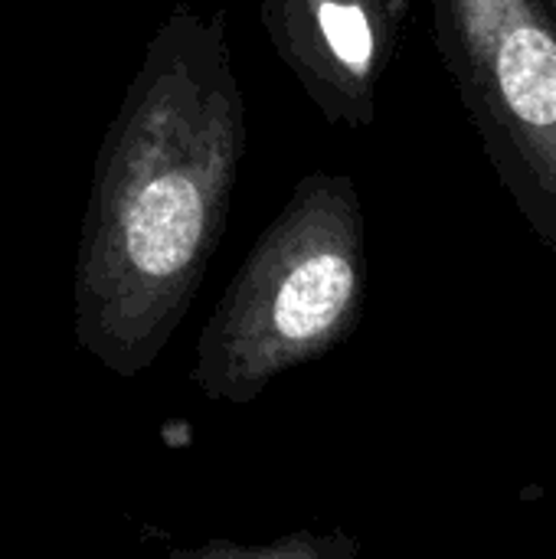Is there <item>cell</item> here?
Here are the masks:
<instances>
[{
	"label": "cell",
	"mask_w": 556,
	"mask_h": 559,
	"mask_svg": "<svg viewBox=\"0 0 556 559\" xmlns=\"http://www.w3.org/2000/svg\"><path fill=\"white\" fill-rule=\"evenodd\" d=\"M242 157L246 98L226 13L177 3L105 131L79 239L72 334L108 373H144L187 318Z\"/></svg>",
	"instance_id": "6da1fadb"
},
{
	"label": "cell",
	"mask_w": 556,
	"mask_h": 559,
	"mask_svg": "<svg viewBox=\"0 0 556 559\" xmlns=\"http://www.w3.org/2000/svg\"><path fill=\"white\" fill-rule=\"evenodd\" d=\"M367 219L347 174H305L226 285L197 341L193 386L249 406L265 386L328 357L367 301Z\"/></svg>",
	"instance_id": "7a4b0ae2"
},
{
	"label": "cell",
	"mask_w": 556,
	"mask_h": 559,
	"mask_svg": "<svg viewBox=\"0 0 556 559\" xmlns=\"http://www.w3.org/2000/svg\"><path fill=\"white\" fill-rule=\"evenodd\" d=\"M433 33L485 154L556 252V13L547 0H433Z\"/></svg>",
	"instance_id": "3957f363"
},
{
	"label": "cell",
	"mask_w": 556,
	"mask_h": 559,
	"mask_svg": "<svg viewBox=\"0 0 556 559\" xmlns=\"http://www.w3.org/2000/svg\"><path fill=\"white\" fill-rule=\"evenodd\" d=\"M259 16L275 56L328 124L374 128L410 0H259Z\"/></svg>",
	"instance_id": "277c9868"
},
{
	"label": "cell",
	"mask_w": 556,
	"mask_h": 559,
	"mask_svg": "<svg viewBox=\"0 0 556 559\" xmlns=\"http://www.w3.org/2000/svg\"><path fill=\"white\" fill-rule=\"evenodd\" d=\"M360 544L344 531L311 534L295 531L265 544H236V540H210L200 547L174 550L170 559H357Z\"/></svg>",
	"instance_id": "5b68a950"
},
{
	"label": "cell",
	"mask_w": 556,
	"mask_h": 559,
	"mask_svg": "<svg viewBox=\"0 0 556 559\" xmlns=\"http://www.w3.org/2000/svg\"><path fill=\"white\" fill-rule=\"evenodd\" d=\"M547 3H551V7H554V13H556V0H547Z\"/></svg>",
	"instance_id": "8992f818"
}]
</instances>
